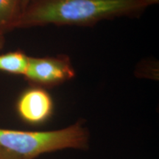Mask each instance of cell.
Segmentation results:
<instances>
[{"label":"cell","mask_w":159,"mask_h":159,"mask_svg":"<svg viewBox=\"0 0 159 159\" xmlns=\"http://www.w3.org/2000/svg\"><path fill=\"white\" fill-rule=\"evenodd\" d=\"M159 0H30L16 29L49 25L92 27L116 18H138Z\"/></svg>","instance_id":"cell-1"},{"label":"cell","mask_w":159,"mask_h":159,"mask_svg":"<svg viewBox=\"0 0 159 159\" xmlns=\"http://www.w3.org/2000/svg\"><path fill=\"white\" fill-rule=\"evenodd\" d=\"M30 0H22V9H23V11H25V9L26 8V7H27V5H28Z\"/></svg>","instance_id":"cell-9"},{"label":"cell","mask_w":159,"mask_h":159,"mask_svg":"<svg viewBox=\"0 0 159 159\" xmlns=\"http://www.w3.org/2000/svg\"><path fill=\"white\" fill-rule=\"evenodd\" d=\"M75 70L69 56L29 57L27 71L24 75L31 86L51 89L73 79Z\"/></svg>","instance_id":"cell-3"},{"label":"cell","mask_w":159,"mask_h":159,"mask_svg":"<svg viewBox=\"0 0 159 159\" xmlns=\"http://www.w3.org/2000/svg\"><path fill=\"white\" fill-rule=\"evenodd\" d=\"M0 159H22L13 152L0 148Z\"/></svg>","instance_id":"cell-7"},{"label":"cell","mask_w":159,"mask_h":159,"mask_svg":"<svg viewBox=\"0 0 159 159\" xmlns=\"http://www.w3.org/2000/svg\"><path fill=\"white\" fill-rule=\"evenodd\" d=\"M29 57L20 50L0 54V71L24 76L28 66Z\"/></svg>","instance_id":"cell-6"},{"label":"cell","mask_w":159,"mask_h":159,"mask_svg":"<svg viewBox=\"0 0 159 159\" xmlns=\"http://www.w3.org/2000/svg\"><path fill=\"white\" fill-rule=\"evenodd\" d=\"M91 134L85 121L58 130H20L0 128V148L22 159H35L45 153L63 150H88Z\"/></svg>","instance_id":"cell-2"},{"label":"cell","mask_w":159,"mask_h":159,"mask_svg":"<svg viewBox=\"0 0 159 159\" xmlns=\"http://www.w3.org/2000/svg\"><path fill=\"white\" fill-rule=\"evenodd\" d=\"M22 12V0H0V30L5 33L16 29Z\"/></svg>","instance_id":"cell-5"},{"label":"cell","mask_w":159,"mask_h":159,"mask_svg":"<svg viewBox=\"0 0 159 159\" xmlns=\"http://www.w3.org/2000/svg\"><path fill=\"white\" fill-rule=\"evenodd\" d=\"M19 117L26 124L38 126L44 124L54 111V102L46 89L30 86L21 93L16 104Z\"/></svg>","instance_id":"cell-4"},{"label":"cell","mask_w":159,"mask_h":159,"mask_svg":"<svg viewBox=\"0 0 159 159\" xmlns=\"http://www.w3.org/2000/svg\"><path fill=\"white\" fill-rule=\"evenodd\" d=\"M5 33L0 30V50H2L4 48L5 46Z\"/></svg>","instance_id":"cell-8"}]
</instances>
